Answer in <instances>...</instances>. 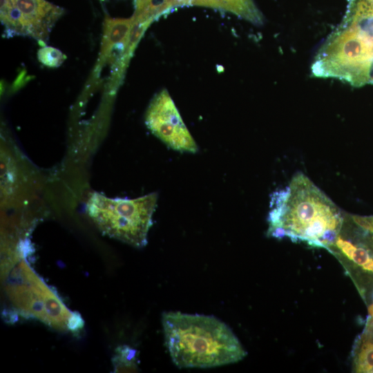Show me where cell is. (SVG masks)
<instances>
[{
	"label": "cell",
	"instance_id": "cell-1",
	"mask_svg": "<svg viewBox=\"0 0 373 373\" xmlns=\"http://www.w3.org/2000/svg\"><path fill=\"white\" fill-rule=\"evenodd\" d=\"M267 221L269 237L329 249L340 235L343 217L323 191L298 173L287 186L271 195Z\"/></svg>",
	"mask_w": 373,
	"mask_h": 373
},
{
	"label": "cell",
	"instance_id": "cell-2",
	"mask_svg": "<svg viewBox=\"0 0 373 373\" xmlns=\"http://www.w3.org/2000/svg\"><path fill=\"white\" fill-rule=\"evenodd\" d=\"M162 322L166 345L180 368L215 367L247 355L231 329L214 316L169 312Z\"/></svg>",
	"mask_w": 373,
	"mask_h": 373
},
{
	"label": "cell",
	"instance_id": "cell-3",
	"mask_svg": "<svg viewBox=\"0 0 373 373\" xmlns=\"http://www.w3.org/2000/svg\"><path fill=\"white\" fill-rule=\"evenodd\" d=\"M3 278L8 297L21 315L60 331L79 332L83 327L81 316L70 312L24 259H20Z\"/></svg>",
	"mask_w": 373,
	"mask_h": 373
},
{
	"label": "cell",
	"instance_id": "cell-4",
	"mask_svg": "<svg viewBox=\"0 0 373 373\" xmlns=\"http://www.w3.org/2000/svg\"><path fill=\"white\" fill-rule=\"evenodd\" d=\"M157 193L135 199H112L94 193L86 210L98 229L104 234L135 247H144L153 224Z\"/></svg>",
	"mask_w": 373,
	"mask_h": 373
},
{
	"label": "cell",
	"instance_id": "cell-5",
	"mask_svg": "<svg viewBox=\"0 0 373 373\" xmlns=\"http://www.w3.org/2000/svg\"><path fill=\"white\" fill-rule=\"evenodd\" d=\"M148 128L169 147L195 153L198 147L166 89L151 101L145 115Z\"/></svg>",
	"mask_w": 373,
	"mask_h": 373
},
{
	"label": "cell",
	"instance_id": "cell-6",
	"mask_svg": "<svg viewBox=\"0 0 373 373\" xmlns=\"http://www.w3.org/2000/svg\"><path fill=\"white\" fill-rule=\"evenodd\" d=\"M23 15L28 35L45 44L63 9L45 0H14L12 3Z\"/></svg>",
	"mask_w": 373,
	"mask_h": 373
},
{
	"label": "cell",
	"instance_id": "cell-7",
	"mask_svg": "<svg viewBox=\"0 0 373 373\" xmlns=\"http://www.w3.org/2000/svg\"><path fill=\"white\" fill-rule=\"evenodd\" d=\"M134 21V16L129 19L105 17L99 55L100 64L108 58L117 61L118 68L120 67Z\"/></svg>",
	"mask_w": 373,
	"mask_h": 373
},
{
	"label": "cell",
	"instance_id": "cell-8",
	"mask_svg": "<svg viewBox=\"0 0 373 373\" xmlns=\"http://www.w3.org/2000/svg\"><path fill=\"white\" fill-rule=\"evenodd\" d=\"M175 7L198 6L232 13L254 25L263 23V16L254 0H175Z\"/></svg>",
	"mask_w": 373,
	"mask_h": 373
},
{
	"label": "cell",
	"instance_id": "cell-9",
	"mask_svg": "<svg viewBox=\"0 0 373 373\" xmlns=\"http://www.w3.org/2000/svg\"><path fill=\"white\" fill-rule=\"evenodd\" d=\"M355 372L373 373V318L367 319L365 328L356 342L353 352Z\"/></svg>",
	"mask_w": 373,
	"mask_h": 373
},
{
	"label": "cell",
	"instance_id": "cell-10",
	"mask_svg": "<svg viewBox=\"0 0 373 373\" xmlns=\"http://www.w3.org/2000/svg\"><path fill=\"white\" fill-rule=\"evenodd\" d=\"M333 247L364 270L373 272V258L364 247L354 245L348 240L337 237Z\"/></svg>",
	"mask_w": 373,
	"mask_h": 373
},
{
	"label": "cell",
	"instance_id": "cell-11",
	"mask_svg": "<svg viewBox=\"0 0 373 373\" xmlns=\"http://www.w3.org/2000/svg\"><path fill=\"white\" fill-rule=\"evenodd\" d=\"M137 352L127 345L117 347L113 358L115 372H135L138 370Z\"/></svg>",
	"mask_w": 373,
	"mask_h": 373
},
{
	"label": "cell",
	"instance_id": "cell-12",
	"mask_svg": "<svg viewBox=\"0 0 373 373\" xmlns=\"http://www.w3.org/2000/svg\"><path fill=\"white\" fill-rule=\"evenodd\" d=\"M37 58L46 66L57 68L63 64L66 56L55 47L44 46L38 50Z\"/></svg>",
	"mask_w": 373,
	"mask_h": 373
},
{
	"label": "cell",
	"instance_id": "cell-13",
	"mask_svg": "<svg viewBox=\"0 0 373 373\" xmlns=\"http://www.w3.org/2000/svg\"><path fill=\"white\" fill-rule=\"evenodd\" d=\"M353 222L365 232L373 236V215L372 216H351Z\"/></svg>",
	"mask_w": 373,
	"mask_h": 373
},
{
	"label": "cell",
	"instance_id": "cell-14",
	"mask_svg": "<svg viewBox=\"0 0 373 373\" xmlns=\"http://www.w3.org/2000/svg\"><path fill=\"white\" fill-rule=\"evenodd\" d=\"M369 313H370V316H371L373 318V304L371 305L369 307Z\"/></svg>",
	"mask_w": 373,
	"mask_h": 373
},
{
	"label": "cell",
	"instance_id": "cell-15",
	"mask_svg": "<svg viewBox=\"0 0 373 373\" xmlns=\"http://www.w3.org/2000/svg\"><path fill=\"white\" fill-rule=\"evenodd\" d=\"M101 1H104V0H101Z\"/></svg>",
	"mask_w": 373,
	"mask_h": 373
}]
</instances>
